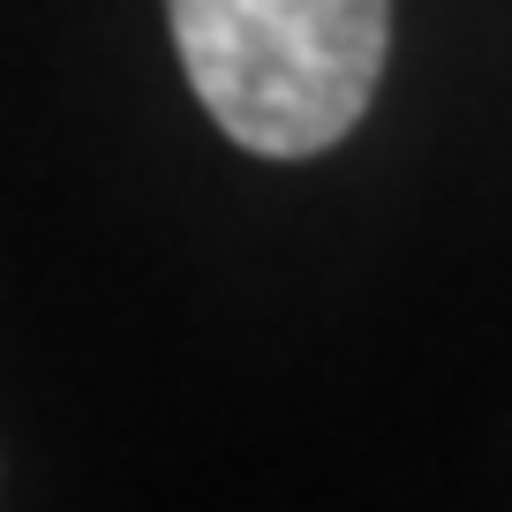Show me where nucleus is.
Wrapping results in <instances>:
<instances>
[{"mask_svg": "<svg viewBox=\"0 0 512 512\" xmlns=\"http://www.w3.org/2000/svg\"><path fill=\"white\" fill-rule=\"evenodd\" d=\"M166 31L226 144L317 159L377 98L392 0H166Z\"/></svg>", "mask_w": 512, "mask_h": 512, "instance_id": "nucleus-1", "label": "nucleus"}]
</instances>
